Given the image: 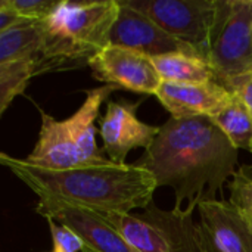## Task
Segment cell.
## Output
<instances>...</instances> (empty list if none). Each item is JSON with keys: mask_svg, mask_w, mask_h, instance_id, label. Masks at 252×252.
<instances>
[{"mask_svg": "<svg viewBox=\"0 0 252 252\" xmlns=\"http://www.w3.org/2000/svg\"><path fill=\"white\" fill-rule=\"evenodd\" d=\"M121 12L120 0L59 1L43 24L44 43L35 59L37 74L75 69L109 44Z\"/></svg>", "mask_w": 252, "mask_h": 252, "instance_id": "obj_3", "label": "cell"}, {"mask_svg": "<svg viewBox=\"0 0 252 252\" xmlns=\"http://www.w3.org/2000/svg\"><path fill=\"white\" fill-rule=\"evenodd\" d=\"M50 235L53 239V252H78L83 251V241L68 227L58 224L52 219H47Z\"/></svg>", "mask_w": 252, "mask_h": 252, "instance_id": "obj_20", "label": "cell"}, {"mask_svg": "<svg viewBox=\"0 0 252 252\" xmlns=\"http://www.w3.org/2000/svg\"><path fill=\"white\" fill-rule=\"evenodd\" d=\"M139 102L111 100L103 117L99 118V133L108 159L124 165L130 151L146 149L158 136L161 127L149 126L137 118Z\"/></svg>", "mask_w": 252, "mask_h": 252, "instance_id": "obj_10", "label": "cell"}, {"mask_svg": "<svg viewBox=\"0 0 252 252\" xmlns=\"http://www.w3.org/2000/svg\"><path fill=\"white\" fill-rule=\"evenodd\" d=\"M250 151H251V152H252V142H251V148H250Z\"/></svg>", "mask_w": 252, "mask_h": 252, "instance_id": "obj_23", "label": "cell"}, {"mask_svg": "<svg viewBox=\"0 0 252 252\" xmlns=\"http://www.w3.org/2000/svg\"><path fill=\"white\" fill-rule=\"evenodd\" d=\"M205 61L216 83L232 92L252 72V0H219Z\"/></svg>", "mask_w": 252, "mask_h": 252, "instance_id": "obj_6", "label": "cell"}, {"mask_svg": "<svg viewBox=\"0 0 252 252\" xmlns=\"http://www.w3.org/2000/svg\"><path fill=\"white\" fill-rule=\"evenodd\" d=\"M162 81L171 83H216L210 63L198 55L168 53L152 58Z\"/></svg>", "mask_w": 252, "mask_h": 252, "instance_id": "obj_14", "label": "cell"}, {"mask_svg": "<svg viewBox=\"0 0 252 252\" xmlns=\"http://www.w3.org/2000/svg\"><path fill=\"white\" fill-rule=\"evenodd\" d=\"M16 13L31 22H41L53 13L59 1L55 0H4Z\"/></svg>", "mask_w": 252, "mask_h": 252, "instance_id": "obj_19", "label": "cell"}, {"mask_svg": "<svg viewBox=\"0 0 252 252\" xmlns=\"http://www.w3.org/2000/svg\"><path fill=\"white\" fill-rule=\"evenodd\" d=\"M31 21H27L19 13H16L4 0H0V32L7 31L10 28H15L22 24H28Z\"/></svg>", "mask_w": 252, "mask_h": 252, "instance_id": "obj_21", "label": "cell"}, {"mask_svg": "<svg viewBox=\"0 0 252 252\" xmlns=\"http://www.w3.org/2000/svg\"><path fill=\"white\" fill-rule=\"evenodd\" d=\"M0 162L38 198L52 196L99 213L130 214L133 210H146L158 189L155 177L136 164L109 161L71 170H46L4 152L0 154Z\"/></svg>", "mask_w": 252, "mask_h": 252, "instance_id": "obj_2", "label": "cell"}, {"mask_svg": "<svg viewBox=\"0 0 252 252\" xmlns=\"http://www.w3.org/2000/svg\"><path fill=\"white\" fill-rule=\"evenodd\" d=\"M238 151L210 117L170 118L136 165L146 168L158 188L174 190L176 210L216 201L238 165Z\"/></svg>", "mask_w": 252, "mask_h": 252, "instance_id": "obj_1", "label": "cell"}, {"mask_svg": "<svg viewBox=\"0 0 252 252\" xmlns=\"http://www.w3.org/2000/svg\"><path fill=\"white\" fill-rule=\"evenodd\" d=\"M34 75H37L35 59L0 62V114H4L12 100L24 93Z\"/></svg>", "mask_w": 252, "mask_h": 252, "instance_id": "obj_17", "label": "cell"}, {"mask_svg": "<svg viewBox=\"0 0 252 252\" xmlns=\"http://www.w3.org/2000/svg\"><path fill=\"white\" fill-rule=\"evenodd\" d=\"M120 4L121 12L109 37L111 44L130 47L151 58L176 52L201 56L193 46L168 34L143 13L126 6L121 0Z\"/></svg>", "mask_w": 252, "mask_h": 252, "instance_id": "obj_12", "label": "cell"}, {"mask_svg": "<svg viewBox=\"0 0 252 252\" xmlns=\"http://www.w3.org/2000/svg\"><path fill=\"white\" fill-rule=\"evenodd\" d=\"M35 213L46 220L52 219L58 224L71 229L83 241V252H133L121 233L99 211L58 198L41 196L38 198Z\"/></svg>", "mask_w": 252, "mask_h": 252, "instance_id": "obj_8", "label": "cell"}, {"mask_svg": "<svg viewBox=\"0 0 252 252\" xmlns=\"http://www.w3.org/2000/svg\"><path fill=\"white\" fill-rule=\"evenodd\" d=\"M118 87L105 84L86 90V100L69 118L58 121L40 111L41 127L38 140L27 162L46 170H71L84 165H102L109 159L96 142V120L100 106Z\"/></svg>", "mask_w": 252, "mask_h": 252, "instance_id": "obj_4", "label": "cell"}, {"mask_svg": "<svg viewBox=\"0 0 252 252\" xmlns=\"http://www.w3.org/2000/svg\"><path fill=\"white\" fill-rule=\"evenodd\" d=\"M207 58L219 0H121Z\"/></svg>", "mask_w": 252, "mask_h": 252, "instance_id": "obj_7", "label": "cell"}, {"mask_svg": "<svg viewBox=\"0 0 252 252\" xmlns=\"http://www.w3.org/2000/svg\"><path fill=\"white\" fill-rule=\"evenodd\" d=\"M232 93L239 96L241 100L248 106V109L252 112V72L248 74L247 77H244L241 81H238L233 86Z\"/></svg>", "mask_w": 252, "mask_h": 252, "instance_id": "obj_22", "label": "cell"}, {"mask_svg": "<svg viewBox=\"0 0 252 252\" xmlns=\"http://www.w3.org/2000/svg\"><path fill=\"white\" fill-rule=\"evenodd\" d=\"M41 22H28L0 32V62L37 59L43 49Z\"/></svg>", "mask_w": 252, "mask_h": 252, "instance_id": "obj_15", "label": "cell"}, {"mask_svg": "<svg viewBox=\"0 0 252 252\" xmlns=\"http://www.w3.org/2000/svg\"><path fill=\"white\" fill-rule=\"evenodd\" d=\"M89 66L99 81L140 94L157 96L162 84L151 56L118 44L103 47L90 59Z\"/></svg>", "mask_w": 252, "mask_h": 252, "instance_id": "obj_9", "label": "cell"}, {"mask_svg": "<svg viewBox=\"0 0 252 252\" xmlns=\"http://www.w3.org/2000/svg\"><path fill=\"white\" fill-rule=\"evenodd\" d=\"M102 214L133 252H204L193 210H162L152 202L142 216Z\"/></svg>", "mask_w": 252, "mask_h": 252, "instance_id": "obj_5", "label": "cell"}, {"mask_svg": "<svg viewBox=\"0 0 252 252\" xmlns=\"http://www.w3.org/2000/svg\"><path fill=\"white\" fill-rule=\"evenodd\" d=\"M198 210L204 252H252L251 226L230 202L204 201Z\"/></svg>", "mask_w": 252, "mask_h": 252, "instance_id": "obj_11", "label": "cell"}, {"mask_svg": "<svg viewBox=\"0 0 252 252\" xmlns=\"http://www.w3.org/2000/svg\"><path fill=\"white\" fill-rule=\"evenodd\" d=\"M236 149H250L252 142V112L233 93V97L211 117Z\"/></svg>", "mask_w": 252, "mask_h": 252, "instance_id": "obj_16", "label": "cell"}, {"mask_svg": "<svg viewBox=\"0 0 252 252\" xmlns=\"http://www.w3.org/2000/svg\"><path fill=\"white\" fill-rule=\"evenodd\" d=\"M229 189L230 205L252 229V165H242L236 170Z\"/></svg>", "mask_w": 252, "mask_h": 252, "instance_id": "obj_18", "label": "cell"}, {"mask_svg": "<svg viewBox=\"0 0 252 252\" xmlns=\"http://www.w3.org/2000/svg\"><path fill=\"white\" fill-rule=\"evenodd\" d=\"M158 100L171 118L213 117L230 102L233 93L219 83H171L162 81Z\"/></svg>", "mask_w": 252, "mask_h": 252, "instance_id": "obj_13", "label": "cell"}]
</instances>
